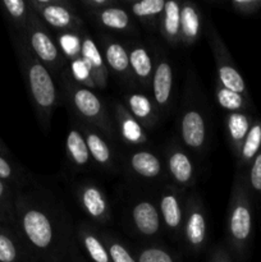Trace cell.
<instances>
[{"label":"cell","instance_id":"cell-36","mask_svg":"<svg viewBox=\"0 0 261 262\" xmlns=\"http://www.w3.org/2000/svg\"><path fill=\"white\" fill-rule=\"evenodd\" d=\"M248 187H250V191H252L261 202V151L250 165Z\"/></svg>","mask_w":261,"mask_h":262},{"label":"cell","instance_id":"cell-41","mask_svg":"<svg viewBox=\"0 0 261 262\" xmlns=\"http://www.w3.org/2000/svg\"><path fill=\"white\" fill-rule=\"evenodd\" d=\"M211 256V262H232L230 261L229 255L224 250H222V248H217L214 252V255Z\"/></svg>","mask_w":261,"mask_h":262},{"label":"cell","instance_id":"cell-2","mask_svg":"<svg viewBox=\"0 0 261 262\" xmlns=\"http://www.w3.org/2000/svg\"><path fill=\"white\" fill-rule=\"evenodd\" d=\"M28 96L44 130L50 129L53 113L58 105V90L51 72L33 55L22 38L14 41Z\"/></svg>","mask_w":261,"mask_h":262},{"label":"cell","instance_id":"cell-11","mask_svg":"<svg viewBox=\"0 0 261 262\" xmlns=\"http://www.w3.org/2000/svg\"><path fill=\"white\" fill-rule=\"evenodd\" d=\"M151 87H153L154 104L158 112L168 109L170 104L171 90H173V68L165 58H159L154 67Z\"/></svg>","mask_w":261,"mask_h":262},{"label":"cell","instance_id":"cell-24","mask_svg":"<svg viewBox=\"0 0 261 262\" xmlns=\"http://www.w3.org/2000/svg\"><path fill=\"white\" fill-rule=\"evenodd\" d=\"M201 32V15L192 3H183L181 8V42L191 46L199 40Z\"/></svg>","mask_w":261,"mask_h":262},{"label":"cell","instance_id":"cell-27","mask_svg":"<svg viewBox=\"0 0 261 262\" xmlns=\"http://www.w3.org/2000/svg\"><path fill=\"white\" fill-rule=\"evenodd\" d=\"M66 148L68 159L77 168H86L91 161L89 147L81 130L74 129V128L69 130L67 136Z\"/></svg>","mask_w":261,"mask_h":262},{"label":"cell","instance_id":"cell-4","mask_svg":"<svg viewBox=\"0 0 261 262\" xmlns=\"http://www.w3.org/2000/svg\"><path fill=\"white\" fill-rule=\"evenodd\" d=\"M66 94L74 112L96 129H100L107 137H114V127L107 115L104 104L95 92L78 83L73 76H63Z\"/></svg>","mask_w":261,"mask_h":262},{"label":"cell","instance_id":"cell-8","mask_svg":"<svg viewBox=\"0 0 261 262\" xmlns=\"http://www.w3.org/2000/svg\"><path fill=\"white\" fill-rule=\"evenodd\" d=\"M182 230L191 250L200 251L204 248L207 238V223L202 202L197 196H192L187 200Z\"/></svg>","mask_w":261,"mask_h":262},{"label":"cell","instance_id":"cell-14","mask_svg":"<svg viewBox=\"0 0 261 262\" xmlns=\"http://www.w3.org/2000/svg\"><path fill=\"white\" fill-rule=\"evenodd\" d=\"M166 165L170 178L179 187H188L193 183L194 165L191 158L179 147H170L166 156Z\"/></svg>","mask_w":261,"mask_h":262},{"label":"cell","instance_id":"cell-1","mask_svg":"<svg viewBox=\"0 0 261 262\" xmlns=\"http://www.w3.org/2000/svg\"><path fill=\"white\" fill-rule=\"evenodd\" d=\"M14 227L31 253L46 262L60 257L64 235L58 215L38 200L17 196L14 202Z\"/></svg>","mask_w":261,"mask_h":262},{"label":"cell","instance_id":"cell-6","mask_svg":"<svg viewBox=\"0 0 261 262\" xmlns=\"http://www.w3.org/2000/svg\"><path fill=\"white\" fill-rule=\"evenodd\" d=\"M207 38H209V43L211 46L212 54H214L220 84L225 89L230 90V91H234L250 99L245 79L241 76L238 69L235 68L227 46L224 45L220 36L217 35L211 20L207 22Z\"/></svg>","mask_w":261,"mask_h":262},{"label":"cell","instance_id":"cell-12","mask_svg":"<svg viewBox=\"0 0 261 262\" xmlns=\"http://www.w3.org/2000/svg\"><path fill=\"white\" fill-rule=\"evenodd\" d=\"M79 58L83 60L87 69H89L92 86H96L97 89H105L107 82V68L104 56L97 49L95 41L86 33L81 37Z\"/></svg>","mask_w":261,"mask_h":262},{"label":"cell","instance_id":"cell-3","mask_svg":"<svg viewBox=\"0 0 261 262\" xmlns=\"http://www.w3.org/2000/svg\"><path fill=\"white\" fill-rule=\"evenodd\" d=\"M252 202L248 182L245 176L237 174L233 183L228 207V242L240 257L247 253L252 239Z\"/></svg>","mask_w":261,"mask_h":262},{"label":"cell","instance_id":"cell-32","mask_svg":"<svg viewBox=\"0 0 261 262\" xmlns=\"http://www.w3.org/2000/svg\"><path fill=\"white\" fill-rule=\"evenodd\" d=\"M216 100L223 109L228 110L230 113L246 112L248 107H251V101L247 97L242 96L234 91L225 89L222 84H217L216 87Z\"/></svg>","mask_w":261,"mask_h":262},{"label":"cell","instance_id":"cell-7","mask_svg":"<svg viewBox=\"0 0 261 262\" xmlns=\"http://www.w3.org/2000/svg\"><path fill=\"white\" fill-rule=\"evenodd\" d=\"M31 10L55 30L71 33L78 30L81 19L69 8V3L64 0H31L28 2Z\"/></svg>","mask_w":261,"mask_h":262},{"label":"cell","instance_id":"cell-38","mask_svg":"<svg viewBox=\"0 0 261 262\" xmlns=\"http://www.w3.org/2000/svg\"><path fill=\"white\" fill-rule=\"evenodd\" d=\"M233 10L243 15H252L261 9V0H232Z\"/></svg>","mask_w":261,"mask_h":262},{"label":"cell","instance_id":"cell-25","mask_svg":"<svg viewBox=\"0 0 261 262\" xmlns=\"http://www.w3.org/2000/svg\"><path fill=\"white\" fill-rule=\"evenodd\" d=\"M128 55H129L132 76H135L140 83L147 89L148 86H151V78L154 73V61L150 54L143 46L135 45L130 51H128Z\"/></svg>","mask_w":261,"mask_h":262},{"label":"cell","instance_id":"cell-20","mask_svg":"<svg viewBox=\"0 0 261 262\" xmlns=\"http://www.w3.org/2000/svg\"><path fill=\"white\" fill-rule=\"evenodd\" d=\"M82 135H83L84 141L89 147L90 156L96 161L99 165L104 166L106 169H112L113 164H114V158H113V151L109 147L101 135H99L94 127L83 124L81 129Z\"/></svg>","mask_w":261,"mask_h":262},{"label":"cell","instance_id":"cell-34","mask_svg":"<svg viewBox=\"0 0 261 262\" xmlns=\"http://www.w3.org/2000/svg\"><path fill=\"white\" fill-rule=\"evenodd\" d=\"M102 241H104L105 247H106L112 262H136L135 256L117 238L110 237V235H104Z\"/></svg>","mask_w":261,"mask_h":262},{"label":"cell","instance_id":"cell-28","mask_svg":"<svg viewBox=\"0 0 261 262\" xmlns=\"http://www.w3.org/2000/svg\"><path fill=\"white\" fill-rule=\"evenodd\" d=\"M95 18L101 26H104L107 30H114L124 32L132 27L130 17L128 12L123 8L118 7H107L100 12L94 13Z\"/></svg>","mask_w":261,"mask_h":262},{"label":"cell","instance_id":"cell-18","mask_svg":"<svg viewBox=\"0 0 261 262\" xmlns=\"http://www.w3.org/2000/svg\"><path fill=\"white\" fill-rule=\"evenodd\" d=\"M128 112H130L132 117L142 125L143 128H153L159 119V112L155 104L148 99L146 95L130 94L125 97Z\"/></svg>","mask_w":261,"mask_h":262},{"label":"cell","instance_id":"cell-39","mask_svg":"<svg viewBox=\"0 0 261 262\" xmlns=\"http://www.w3.org/2000/svg\"><path fill=\"white\" fill-rule=\"evenodd\" d=\"M60 49L61 51L69 53V55L77 59L79 56V51H81V40L78 41L76 36L67 33L60 37Z\"/></svg>","mask_w":261,"mask_h":262},{"label":"cell","instance_id":"cell-37","mask_svg":"<svg viewBox=\"0 0 261 262\" xmlns=\"http://www.w3.org/2000/svg\"><path fill=\"white\" fill-rule=\"evenodd\" d=\"M0 179L5 183H17L20 179V174L17 173L13 164L3 154H0Z\"/></svg>","mask_w":261,"mask_h":262},{"label":"cell","instance_id":"cell-13","mask_svg":"<svg viewBox=\"0 0 261 262\" xmlns=\"http://www.w3.org/2000/svg\"><path fill=\"white\" fill-rule=\"evenodd\" d=\"M130 217L138 234L145 237H155L160 232V211L153 201L140 200L136 202L130 211Z\"/></svg>","mask_w":261,"mask_h":262},{"label":"cell","instance_id":"cell-26","mask_svg":"<svg viewBox=\"0 0 261 262\" xmlns=\"http://www.w3.org/2000/svg\"><path fill=\"white\" fill-rule=\"evenodd\" d=\"M253 120L250 114L246 112L230 113L227 118V129L229 136L230 145H232L234 154L238 156L242 143L252 125Z\"/></svg>","mask_w":261,"mask_h":262},{"label":"cell","instance_id":"cell-21","mask_svg":"<svg viewBox=\"0 0 261 262\" xmlns=\"http://www.w3.org/2000/svg\"><path fill=\"white\" fill-rule=\"evenodd\" d=\"M104 60L115 74L123 78H132V72L129 66V55L122 43L113 40L104 41Z\"/></svg>","mask_w":261,"mask_h":262},{"label":"cell","instance_id":"cell-10","mask_svg":"<svg viewBox=\"0 0 261 262\" xmlns=\"http://www.w3.org/2000/svg\"><path fill=\"white\" fill-rule=\"evenodd\" d=\"M179 133L184 145L193 151H201L206 145L207 129L204 115L196 107H188L179 120Z\"/></svg>","mask_w":261,"mask_h":262},{"label":"cell","instance_id":"cell-9","mask_svg":"<svg viewBox=\"0 0 261 262\" xmlns=\"http://www.w3.org/2000/svg\"><path fill=\"white\" fill-rule=\"evenodd\" d=\"M77 199L87 216L101 224L109 222L112 217V207L101 188L94 183L82 184L77 191Z\"/></svg>","mask_w":261,"mask_h":262},{"label":"cell","instance_id":"cell-35","mask_svg":"<svg viewBox=\"0 0 261 262\" xmlns=\"http://www.w3.org/2000/svg\"><path fill=\"white\" fill-rule=\"evenodd\" d=\"M136 262H177L170 252L161 247H146L136 256Z\"/></svg>","mask_w":261,"mask_h":262},{"label":"cell","instance_id":"cell-30","mask_svg":"<svg viewBox=\"0 0 261 262\" xmlns=\"http://www.w3.org/2000/svg\"><path fill=\"white\" fill-rule=\"evenodd\" d=\"M2 7L10 22L23 33L31 15V8L25 0H3Z\"/></svg>","mask_w":261,"mask_h":262},{"label":"cell","instance_id":"cell-29","mask_svg":"<svg viewBox=\"0 0 261 262\" xmlns=\"http://www.w3.org/2000/svg\"><path fill=\"white\" fill-rule=\"evenodd\" d=\"M261 151V120H253L247 136L242 143L238 159L242 165H251L253 159Z\"/></svg>","mask_w":261,"mask_h":262},{"label":"cell","instance_id":"cell-15","mask_svg":"<svg viewBox=\"0 0 261 262\" xmlns=\"http://www.w3.org/2000/svg\"><path fill=\"white\" fill-rule=\"evenodd\" d=\"M159 211L164 224L170 232L178 233L179 230L183 229L184 210L178 192L174 189H168L164 192L159 201Z\"/></svg>","mask_w":261,"mask_h":262},{"label":"cell","instance_id":"cell-42","mask_svg":"<svg viewBox=\"0 0 261 262\" xmlns=\"http://www.w3.org/2000/svg\"><path fill=\"white\" fill-rule=\"evenodd\" d=\"M8 152H9V151H8L7 146H5V145H4V142H3V141L0 140V154H3V155L7 156V155H8Z\"/></svg>","mask_w":261,"mask_h":262},{"label":"cell","instance_id":"cell-19","mask_svg":"<svg viewBox=\"0 0 261 262\" xmlns=\"http://www.w3.org/2000/svg\"><path fill=\"white\" fill-rule=\"evenodd\" d=\"M25 243L17 232L5 224H0V262H26Z\"/></svg>","mask_w":261,"mask_h":262},{"label":"cell","instance_id":"cell-5","mask_svg":"<svg viewBox=\"0 0 261 262\" xmlns=\"http://www.w3.org/2000/svg\"><path fill=\"white\" fill-rule=\"evenodd\" d=\"M22 40L36 59H38L49 71L59 73L66 67V56L60 46L54 41L40 18L33 12H31L28 18Z\"/></svg>","mask_w":261,"mask_h":262},{"label":"cell","instance_id":"cell-16","mask_svg":"<svg viewBox=\"0 0 261 262\" xmlns=\"http://www.w3.org/2000/svg\"><path fill=\"white\" fill-rule=\"evenodd\" d=\"M181 8L182 4L179 2H165L163 14L159 18L161 35L171 46L181 42Z\"/></svg>","mask_w":261,"mask_h":262},{"label":"cell","instance_id":"cell-31","mask_svg":"<svg viewBox=\"0 0 261 262\" xmlns=\"http://www.w3.org/2000/svg\"><path fill=\"white\" fill-rule=\"evenodd\" d=\"M130 12L135 17L140 18L143 22H148L151 26L155 25L158 18L163 14L165 8V0H141L132 3Z\"/></svg>","mask_w":261,"mask_h":262},{"label":"cell","instance_id":"cell-33","mask_svg":"<svg viewBox=\"0 0 261 262\" xmlns=\"http://www.w3.org/2000/svg\"><path fill=\"white\" fill-rule=\"evenodd\" d=\"M14 202L9 184L0 179V224L14 225Z\"/></svg>","mask_w":261,"mask_h":262},{"label":"cell","instance_id":"cell-23","mask_svg":"<svg viewBox=\"0 0 261 262\" xmlns=\"http://www.w3.org/2000/svg\"><path fill=\"white\" fill-rule=\"evenodd\" d=\"M77 238L92 262H112L102 238L99 237L89 225L82 224L77 228Z\"/></svg>","mask_w":261,"mask_h":262},{"label":"cell","instance_id":"cell-17","mask_svg":"<svg viewBox=\"0 0 261 262\" xmlns=\"http://www.w3.org/2000/svg\"><path fill=\"white\" fill-rule=\"evenodd\" d=\"M115 119H117L120 137L125 142L132 145H143L147 142L143 127L132 117L124 105H115Z\"/></svg>","mask_w":261,"mask_h":262},{"label":"cell","instance_id":"cell-22","mask_svg":"<svg viewBox=\"0 0 261 262\" xmlns=\"http://www.w3.org/2000/svg\"><path fill=\"white\" fill-rule=\"evenodd\" d=\"M128 165L136 176L143 179H155L161 176L163 164L160 159L151 151L138 150L128 159Z\"/></svg>","mask_w":261,"mask_h":262},{"label":"cell","instance_id":"cell-40","mask_svg":"<svg viewBox=\"0 0 261 262\" xmlns=\"http://www.w3.org/2000/svg\"><path fill=\"white\" fill-rule=\"evenodd\" d=\"M114 4L113 2H107V0H86L83 2L84 7L89 8L90 10H92V13H97L100 10L105 9L107 7H112Z\"/></svg>","mask_w":261,"mask_h":262}]
</instances>
